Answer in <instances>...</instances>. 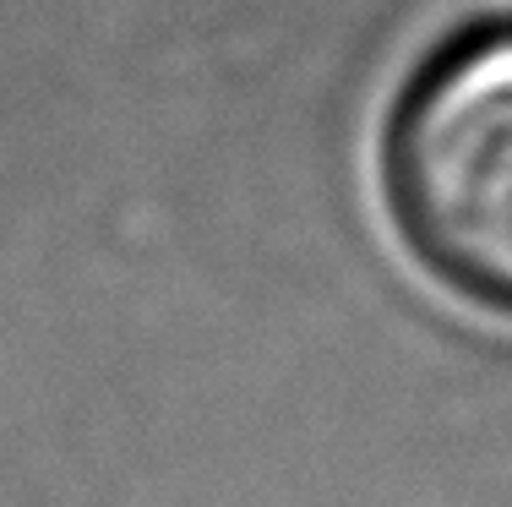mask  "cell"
Masks as SVG:
<instances>
[{
  "label": "cell",
  "instance_id": "6da1fadb",
  "mask_svg": "<svg viewBox=\"0 0 512 507\" xmlns=\"http://www.w3.org/2000/svg\"><path fill=\"white\" fill-rule=\"evenodd\" d=\"M404 246L442 284L512 311V22L463 33L404 88L382 142Z\"/></svg>",
  "mask_w": 512,
  "mask_h": 507
}]
</instances>
